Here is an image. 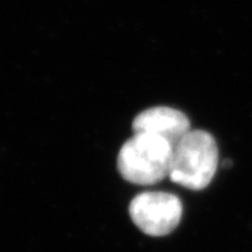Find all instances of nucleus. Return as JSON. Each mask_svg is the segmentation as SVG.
I'll return each instance as SVG.
<instances>
[{
    "mask_svg": "<svg viewBox=\"0 0 252 252\" xmlns=\"http://www.w3.org/2000/svg\"><path fill=\"white\" fill-rule=\"evenodd\" d=\"M174 147L151 134L135 133L117 157L120 174L136 186H153L170 175Z\"/></svg>",
    "mask_w": 252,
    "mask_h": 252,
    "instance_id": "obj_1",
    "label": "nucleus"
},
{
    "mask_svg": "<svg viewBox=\"0 0 252 252\" xmlns=\"http://www.w3.org/2000/svg\"><path fill=\"white\" fill-rule=\"evenodd\" d=\"M218 157L214 136L203 130H190L174 147L170 179L194 190L206 188L216 173Z\"/></svg>",
    "mask_w": 252,
    "mask_h": 252,
    "instance_id": "obj_2",
    "label": "nucleus"
},
{
    "mask_svg": "<svg viewBox=\"0 0 252 252\" xmlns=\"http://www.w3.org/2000/svg\"><path fill=\"white\" fill-rule=\"evenodd\" d=\"M134 224L148 236H167L179 225L183 215L180 199L171 193L144 192L134 197L129 207Z\"/></svg>",
    "mask_w": 252,
    "mask_h": 252,
    "instance_id": "obj_3",
    "label": "nucleus"
},
{
    "mask_svg": "<svg viewBox=\"0 0 252 252\" xmlns=\"http://www.w3.org/2000/svg\"><path fill=\"white\" fill-rule=\"evenodd\" d=\"M134 133L156 135L175 147L190 131L188 117L171 107H153L143 111L133 121Z\"/></svg>",
    "mask_w": 252,
    "mask_h": 252,
    "instance_id": "obj_4",
    "label": "nucleus"
}]
</instances>
